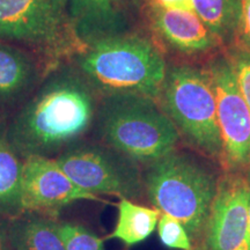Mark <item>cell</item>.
<instances>
[{"instance_id": "8", "label": "cell", "mask_w": 250, "mask_h": 250, "mask_svg": "<svg viewBox=\"0 0 250 250\" xmlns=\"http://www.w3.org/2000/svg\"><path fill=\"white\" fill-rule=\"evenodd\" d=\"M206 72L211 78L217 102L223 143L220 168L227 173H246L250 166V109L226 55L210 61Z\"/></svg>"}, {"instance_id": "25", "label": "cell", "mask_w": 250, "mask_h": 250, "mask_svg": "<svg viewBox=\"0 0 250 250\" xmlns=\"http://www.w3.org/2000/svg\"><path fill=\"white\" fill-rule=\"evenodd\" d=\"M246 174H247V176H248V179H249V181H250V166H249L248 170H247V171H246Z\"/></svg>"}, {"instance_id": "23", "label": "cell", "mask_w": 250, "mask_h": 250, "mask_svg": "<svg viewBox=\"0 0 250 250\" xmlns=\"http://www.w3.org/2000/svg\"><path fill=\"white\" fill-rule=\"evenodd\" d=\"M8 230L9 219L0 214V250H11Z\"/></svg>"}, {"instance_id": "14", "label": "cell", "mask_w": 250, "mask_h": 250, "mask_svg": "<svg viewBox=\"0 0 250 250\" xmlns=\"http://www.w3.org/2000/svg\"><path fill=\"white\" fill-rule=\"evenodd\" d=\"M58 220L31 212L9 219L11 250H66Z\"/></svg>"}, {"instance_id": "22", "label": "cell", "mask_w": 250, "mask_h": 250, "mask_svg": "<svg viewBox=\"0 0 250 250\" xmlns=\"http://www.w3.org/2000/svg\"><path fill=\"white\" fill-rule=\"evenodd\" d=\"M151 2L167 8L188 9V11H192L193 9L192 0H151L148 4H151Z\"/></svg>"}, {"instance_id": "19", "label": "cell", "mask_w": 250, "mask_h": 250, "mask_svg": "<svg viewBox=\"0 0 250 250\" xmlns=\"http://www.w3.org/2000/svg\"><path fill=\"white\" fill-rule=\"evenodd\" d=\"M159 239L167 248L176 250H195L189 233L177 219L161 213L158 223Z\"/></svg>"}, {"instance_id": "26", "label": "cell", "mask_w": 250, "mask_h": 250, "mask_svg": "<svg viewBox=\"0 0 250 250\" xmlns=\"http://www.w3.org/2000/svg\"><path fill=\"white\" fill-rule=\"evenodd\" d=\"M249 240H250V203H249Z\"/></svg>"}, {"instance_id": "2", "label": "cell", "mask_w": 250, "mask_h": 250, "mask_svg": "<svg viewBox=\"0 0 250 250\" xmlns=\"http://www.w3.org/2000/svg\"><path fill=\"white\" fill-rule=\"evenodd\" d=\"M70 61L96 94H136L158 101L167 64L154 41L126 33L86 46Z\"/></svg>"}, {"instance_id": "17", "label": "cell", "mask_w": 250, "mask_h": 250, "mask_svg": "<svg viewBox=\"0 0 250 250\" xmlns=\"http://www.w3.org/2000/svg\"><path fill=\"white\" fill-rule=\"evenodd\" d=\"M192 5L220 45H235L242 0H192Z\"/></svg>"}, {"instance_id": "18", "label": "cell", "mask_w": 250, "mask_h": 250, "mask_svg": "<svg viewBox=\"0 0 250 250\" xmlns=\"http://www.w3.org/2000/svg\"><path fill=\"white\" fill-rule=\"evenodd\" d=\"M59 233L66 250H104V241L81 224L58 220Z\"/></svg>"}, {"instance_id": "3", "label": "cell", "mask_w": 250, "mask_h": 250, "mask_svg": "<svg viewBox=\"0 0 250 250\" xmlns=\"http://www.w3.org/2000/svg\"><path fill=\"white\" fill-rule=\"evenodd\" d=\"M220 175L190 153L175 149L143 168L146 198L186 227L195 249L201 243Z\"/></svg>"}, {"instance_id": "15", "label": "cell", "mask_w": 250, "mask_h": 250, "mask_svg": "<svg viewBox=\"0 0 250 250\" xmlns=\"http://www.w3.org/2000/svg\"><path fill=\"white\" fill-rule=\"evenodd\" d=\"M24 160L15 152L0 123V214L11 219L23 213L21 183Z\"/></svg>"}, {"instance_id": "12", "label": "cell", "mask_w": 250, "mask_h": 250, "mask_svg": "<svg viewBox=\"0 0 250 250\" xmlns=\"http://www.w3.org/2000/svg\"><path fill=\"white\" fill-rule=\"evenodd\" d=\"M145 8L153 33L162 43L181 54H203L220 45L193 9L167 8L152 2Z\"/></svg>"}, {"instance_id": "13", "label": "cell", "mask_w": 250, "mask_h": 250, "mask_svg": "<svg viewBox=\"0 0 250 250\" xmlns=\"http://www.w3.org/2000/svg\"><path fill=\"white\" fill-rule=\"evenodd\" d=\"M74 33L83 45L131 33V8L126 0H68Z\"/></svg>"}, {"instance_id": "10", "label": "cell", "mask_w": 250, "mask_h": 250, "mask_svg": "<svg viewBox=\"0 0 250 250\" xmlns=\"http://www.w3.org/2000/svg\"><path fill=\"white\" fill-rule=\"evenodd\" d=\"M79 201L103 199L77 186L56 159L31 156L24 160L21 183L23 212L58 219L65 208Z\"/></svg>"}, {"instance_id": "5", "label": "cell", "mask_w": 250, "mask_h": 250, "mask_svg": "<svg viewBox=\"0 0 250 250\" xmlns=\"http://www.w3.org/2000/svg\"><path fill=\"white\" fill-rule=\"evenodd\" d=\"M158 102L179 131L181 139L199 155L221 166L223 143L217 102L206 70L190 65L167 68Z\"/></svg>"}, {"instance_id": "20", "label": "cell", "mask_w": 250, "mask_h": 250, "mask_svg": "<svg viewBox=\"0 0 250 250\" xmlns=\"http://www.w3.org/2000/svg\"><path fill=\"white\" fill-rule=\"evenodd\" d=\"M226 56L233 68L240 92L250 109V51L233 45L227 50Z\"/></svg>"}, {"instance_id": "1", "label": "cell", "mask_w": 250, "mask_h": 250, "mask_svg": "<svg viewBox=\"0 0 250 250\" xmlns=\"http://www.w3.org/2000/svg\"><path fill=\"white\" fill-rule=\"evenodd\" d=\"M100 96L70 59L46 71L35 92L6 122V136L23 160L56 159L92 137Z\"/></svg>"}, {"instance_id": "24", "label": "cell", "mask_w": 250, "mask_h": 250, "mask_svg": "<svg viewBox=\"0 0 250 250\" xmlns=\"http://www.w3.org/2000/svg\"><path fill=\"white\" fill-rule=\"evenodd\" d=\"M127 4L130 5V7L136 11H140L142 8H145V6L147 5L148 0H126Z\"/></svg>"}, {"instance_id": "7", "label": "cell", "mask_w": 250, "mask_h": 250, "mask_svg": "<svg viewBox=\"0 0 250 250\" xmlns=\"http://www.w3.org/2000/svg\"><path fill=\"white\" fill-rule=\"evenodd\" d=\"M70 179L93 195L117 196L133 202L146 198L143 167L99 140L88 138L56 158Z\"/></svg>"}, {"instance_id": "16", "label": "cell", "mask_w": 250, "mask_h": 250, "mask_svg": "<svg viewBox=\"0 0 250 250\" xmlns=\"http://www.w3.org/2000/svg\"><path fill=\"white\" fill-rule=\"evenodd\" d=\"M161 212L122 198L117 203V220L107 239L118 240L126 247L139 245L154 233Z\"/></svg>"}, {"instance_id": "6", "label": "cell", "mask_w": 250, "mask_h": 250, "mask_svg": "<svg viewBox=\"0 0 250 250\" xmlns=\"http://www.w3.org/2000/svg\"><path fill=\"white\" fill-rule=\"evenodd\" d=\"M0 41L56 62L85 49L68 14V0H0Z\"/></svg>"}, {"instance_id": "11", "label": "cell", "mask_w": 250, "mask_h": 250, "mask_svg": "<svg viewBox=\"0 0 250 250\" xmlns=\"http://www.w3.org/2000/svg\"><path fill=\"white\" fill-rule=\"evenodd\" d=\"M52 65L33 50L0 41V123L22 107Z\"/></svg>"}, {"instance_id": "9", "label": "cell", "mask_w": 250, "mask_h": 250, "mask_svg": "<svg viewBox=\"0 0 250 250\" xmlns=\"http://www.w3.org/2000/svg\"><path fill=\"white\" fill-rule=\"evenodd\" d=\"M249 203L247 174L223 171L204 234L195 250H250Z\"/></svg>"}, {"instance_id": "21", "label": "cell", "mask_w": 250, "mask_h": 250, "mask_svg": "<svg viewBox=\"0 0 250 250\" xmlns=\"http://www.w3.org/2000/svg\"><path fill=\"white\" fill-rule=\"evenodd\" d=\"M235 46L250 51V0H242V12Z\"/></svg>"}, {"instance_id": "4", "label": "cell", "mask_w": 250, "mask_h": 250, "mask_svg": "<svg viewBox=\"0 0 250 250\" xmlns=\"http://www.w3.org/2000/svg\"><path fill=\"white\" fill-rule=\"evenodd\" d=\"M90 138L144 168L175 151L181 137L156 100L115 94L100 98Z\"/></svg>"}]
</instances>
